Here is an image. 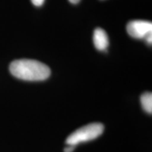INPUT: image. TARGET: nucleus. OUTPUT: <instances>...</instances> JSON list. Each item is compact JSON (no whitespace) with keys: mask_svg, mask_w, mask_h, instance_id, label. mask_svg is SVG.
Listing matches in <instances>:
<instances>
[{"mask_svg":"<svg viewBox=\"0 0 152 152\" xmlns=\"http://www.w3.org/2000/svg\"><path fill=\"white\" fill-rule=\"evenodd\" d=\"M9 71L14 77L26 81H42L51 75L49 66L33 59H18L11 63Z\"/></svg>","mask_w":152,"mask_h":152,"instance_id":"nucleus-1","label":"nucleus"},{"mask_svg":"<svg viewBox=\"0 0 152 152\" xmlns=\"http://www.w3.org/2000/svg\"><path fill=\"white\" fill-rule=\"evenodd\" d=\"M104 126L99 123H90L76 130L66 140L67 145L76 147L77 144L92 141L98 138L104 132Z\"/></svg>","mask_w":152,"mask_h":152,"instance_id":"nucleus-2","label":"nucleus"},{"mask_svg":"<svg viewBox=\"0 0 152 152\" xmlns=\"http://www.w3.org/2000/svg\"><path fill=\"white\" fill-rule=\"evenodd\" d=\"M127 31L132 37L136 39H145L152 35V23L147 20H132L127 25Z\"/></svg>","mask_w":152,"mask_h":152,"instance_id":"nucleus-3","label":"nucleus"},{"mask_svg":"<svg viewBox=\"0 0 152 152\" xmlns=\"http://www.w3.org/2000/svg\"><path fill=\"white\" fill-rule=\"evenodd\" d=\"M93 42L96 49L99 51H106L109 47V37L106 31L101 28L94 30L93 35Z\"/></svg>","mask_w":152,"mask_h":152,"instance_id":"nucleus-4","label":"nucleus"},{"mask_svg":"<svg viewBox=\"0 0 152 152\" xmlns=\"http://www.w3.org/2000/svg\"><path fill=\"white\" fill-rule=\"evenodd\" d=\"M142 107L144 111L147 113H152V94L151 92H145L142 94L140 97Z\"/></svg>","mask_w":152,"mask_h":152,"instance_id":"nucleus-5","label":"nucleus"},{"mask_svg":"<svg viewBox=\"0 0 152 152\" xmlns=\"http://www.w3.org/2000/svg\"><path fill=\"white\" fill-rule=\"evenodd\" d=\"M31 1L36 7H41L45 2V0H31Z\"/></svg>","mask_w":152,"mask_h":152,"instance_id":"nucleus-6","label":"nucleus"},{"mask_svg":"<svg viewBox=\"0 0 152 152\" xmlns=\"http://www.w3.org/2000/svg\"><path fill=\"white\" fill-rule=\"evenodd\" d=\"M75 147L71 145H68V147H66L65 149H64V152H73V150L75 149Z\"/></svg>","mask_w":152,"mask_h":152,"instance_id":"nucleus-7","label":"nucleus"},{"mask_svg":"<svg viewBox=\"0 0 152 152\" xmlns=\"http://www.w3.org/2000/svg\"><path fill=\"white\" fill-rule=\"evenodd\" d=\"M68 1H69L70 2L72 3V4H78L80 1V0H68Z\"/></svg>","mask_w":152,"mask_h":152,"instance_id":"nucleus-8","label":"nucleus"}]
</instances>
